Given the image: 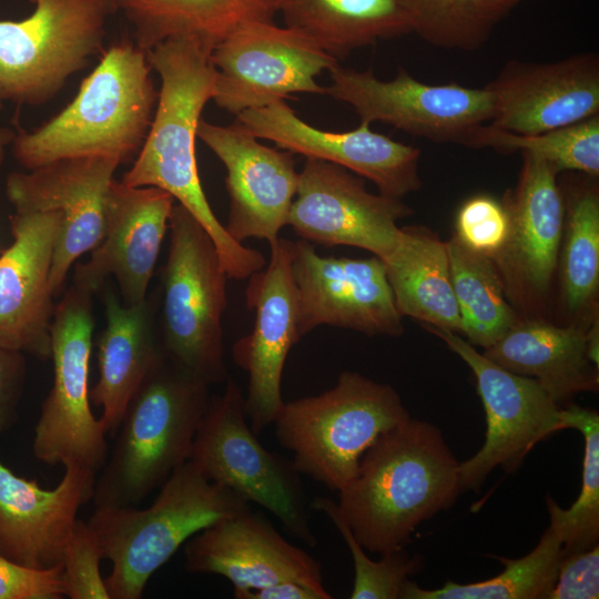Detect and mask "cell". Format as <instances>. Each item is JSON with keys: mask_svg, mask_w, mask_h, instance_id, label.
<instances>
[{"mask_svg": "<svg viewBox=\"0 0 599 599\" xmlns=\"http://www.w3.org/2000/svg\"><path fill=\"white\" fill-rule=\"evenodd\" d=\"M213 47L195 35L170 37L146 51L161 79L153 119L136 159L121 180L170 193L205 229L231 278L244 280L266 260L233 240L213 213L197 172L195 139L201 114L214 94Z\"/></svg>", "mask_w": 599, "mask_h": 599, "instance_id": "1", "label": "cell"}, {"mask_svg": "<svg viewBox=\"0 0 599 599\" xmlns=\"http://www.w3.org/2000/svg\"><path fill=\"white\" fill-rule=\"evenodd\" d=\"M459 493V461L440 429L410 417L365 451L337 505L358 544L385 555L404 549Z\"/></svg>", "mask_w": 599, "mask_h": 599, "instance_id": "2", "label": "cell"}, {"mask_svg": "<svg viewBox=\"0 0 599 599\" xmlns=\"http://www.w3.org/2000/svg\"><path fill=\"white\" fill-rule=\"evenodd\" d=\"M146 51L134 41L110 47L77 97L40 128L19 130L12 153L26 169L73 156H111L125 163L148 135L156 101Z\"/></svg>", "mask_w": 599, "mask_h": 599, "instance_id": "3", "label": "cell"}, {"mask_svg": "<svg viewBox=\"0 0 599 599\" xmlns=\"http://www.w3.org/2000/svg\"><path fill=\"white\" fill-rule=\"evenodd\" d=\"M209 386L164 355L132 396L95 479V507L135 506L186 463Z\"/></svg>", "mask_w": 599, "mask_h": 599, "instance_id": "4", "label": "cell"}, {"mask_svg": "<svg viewBox=\"0 0 599 599\" xmlns=\"http://www.w3.org/2000/svg\"><path fill=\"white\" fill-rule=\"evenodd\" d=\"M160 487L144 509L95 507L88 521L103 559L112 564L104 578L110 599H140L151 576L191 537L251 509L246 500L210 480L190 459Z\"/></svg>", "mask_w": 599, "mask_h": 599, "instance_id": "5", "label": "cell"}, {"mask_svg": "<svg viewBox=\"0 0 599 599\" xmlns=\"http://www.w3.org/2000/svg\"><path fill=\"white\" fill-rule=\"evenodd\" d=\"M408 418L390 385L345 370L331 389L284 403L273 424L297 471L339 491L374 441Z\"/></svg>", "mask_w": 599, "mask_h": 599, "instance_id": "6", "label": "cell"}, {"mask_svg": "<svg viewBox=\"0 0 599 599\" xmlns=\"http://www.w3.org/2000/svg\"><path fill=\"white\" fill-rule=\"evenodd\" d=\"M170 245L161 274V328L167 357L207 385L227 379L222 317L226 278L215 243L181 204L169 219Z\"/></svg>", "mask_w": 599, "mask_h": 599, "instance_id": "7", "label": "cell"}, {"mask_svg": "<svg viewBox=\"0 0 599 599\" xmlns=\"http://www.w3.org/2000/svg\"><path fill=\"white\" fill-rule=\"evenodd\" d=\"M33 12L0 20V110L51 100L103 49L115 0H29Z\"/></svg>", "mask_w": 599, "mask_h": 599, "instance_id": "8", "label": "cell"}, {"mask_svg": "<svg viewBox=\"0 0 599 599\" xmlns=\"http://www.w3.org/2000/svg\"><path fill=\"white\" fill-rule=\"evenodd\" d=\"M246 423L244 396L227 377L210 398L190 460L212 481L272 512L295 538L314 547L306 498L293 461L265 449Z\"/></svg>", "mask_w": 599, "mask_h": 599, "instance_id": "9", "label": "cell"}, {"mask_svg": "<svg viewBox=\"0 0 599 599\" xmlns=\"http://www.w3.org/2000/svg\"><path fill=\"white\" fill-rule=\"evenodd\" d=\"M92 296L72 283L54 308L50 355L53 384L41 406L32 447L42 463L75 464L99 474L109 453L108 433L93 415L90 400Z\"/></svg>", "mask_w": 599, "mask_h": 599, "instance_id": "10", "label": "cell"}, {"mask_svg": "<svg viewBox=\"0 0 599 599\" xmlns=\"http://www.w3.org/2000/svg\"><path fill=\"white\" fill-rule=\"evenodd\" d=\"M328 72L325 94L352 106L361 122L389 124L432 142L468 146L476 130L493 118V95L485 87L430 84L402 67L389 81L339 63Z\"/></svg>", "mask_w": 599, "mask_h": 599, "instance_id": "11", "label": "cell"}, {"mask_svg": "<svg viewBox=\"0 0 599 599\" xmlns=\"http://www.w3.org/2000/svg\"><path fill=\"white\" fill-rule=\"evenodd\" d=\"M427 329L471 369L486 414L484 445L459 463L460 493L479 488L497 466L516 471L539 441L564 429L561 407L535 378L505 369L457 333Z\"/></svg>", "mask_w": 599, "mask_h": 599, "instance_id": "12", "label": "cell"}, {"mask_svg": "<svg viewBox=\"0 0 599 599\" xmlns=\"http://www.w3.org/2000/svg\"><path fill=\"white\" fill-rule=\"evenodd\" d=\"M211 59L212 100L235 115L293 93L325 94L316 77L338 63L302 32L273 21L240 26L214 47Z\"/></svg>", "mask_w": 599, "mask_h": 599, "instance_id": "13", "label": "cell"}, {"mask_svg": "<svg viewBox=\"0 0 599 599\" xmlns=\"http://www.w3.org/2000/svg\"><path fill=\"white\" fill-rule=\"evenodd\" d=\"M521 155L518 182L502 200L509 217L508 236L490 260L512 307L525 318H540L558 267L564 194L552 166L527 153Z\"/></svg>", "mask_w": 599, "mask_h": 599, "instance_id": "14", "label": "cell"}, {"mask_svg": "<svg viewBox=\"0 0 599 599\" xmlns=\"http://www.w3.org/2000/svg\"><path fill=\"white\" fill-rule=\"evenodd\" d=\"M412 213L400 199L367 191L352 171L306 159L287 225L309 243L358 247L384 260L397 244L398 220Z\"/></svg>", "mask_w": 599, "mask_h": 599, "instance_id": "15", "label": "cell"}, {"mask_svg": "<svg viewBox=\"0 0 599 599\" xmlns=\"http://www.w3.org/2000/svg\"><path fill=\"white\" fill-rule=\"evenodd\" d=\"M291 243L278 237L270 244L268 262L250 276L245 297L254 325L233 346L235 364L248 374L244 412L255 435L274 423L285 403L281 388L285 361L302 338Z\"/></svg>", "mask_w": 599, "mask_h": 599, "instance_id": "16", "label": "cell"}, {"mask_svg": "<svg viewBox=\"0 0 599 599\" xmlns=\"http://www.w3.org/2000/svg\"><path fill=\"white\" fill-rule=\"evenodd\" d=\"M301 336L321 325L399 336L397 309L384 262L321 256L305 240L291 243Z\"/></svg>", "mask_w": 599, "mask_h": 599, "instance_id": "17", "label": "cell"}, {"mask_svg": "<svg viewBox=\"0 0 599 599\" xmlns=\"http://www.w3.org/2000/svg\"><path fill=\"white\" fill-rule=\"evenodd\" d=\"M234 124L292 154L341 165L388 196L402 199L422 186L420 150L370 130L366 122L345 132L326 131L307 124L284 100H277L236 114Z\"/></svg>", "mask_w": 599, "mask_h": 599, "instance_id": "18", "label": "cell"}, {"mask_svg": "<svg viewBox=\"0 0 599 599\" xmlns=\"http://www.w3.org/2000/svg\"><path fill=\"white\" fill-rule=\"evenodd\" d=\"M120 164L111 156H73L8 175L6 194L16 212L63 215L50 274L53 295L62 288L75 260L102 238L106 195Z\"/></svg>", "mask_w": 599, "mask_h": 599, "instance_id": "19", "label": "cell"}, {"mask_svg": "<svg viewBox=\"0 0 599 599\" xmlns=\"http://www.w3.org/2000/svg\"><path fill=\"white\" fill-rule=\"evenodd\" d=\"M485 88L490 125L536 134L599 115V57L582 52L554 62L508 60Z\"/></svg>", "mask_w": 599, "mask_h": 599, "instance_id": "20", "label": "cell"}, {"mask_svg": "<svg viewBox=\"0 0 599 599\" xmlns=\"http://www.w3.org/2000/svg\"><path fill=\"white\" fill-rule=\"evenodd\" d=\"M197 138L226 170L230 207L225 230L230 236L242 244L247 238L274 243L287 225L297 190L293 154L260 143L235 124L224 126L201 120Z\"/></svg>", "mask_w": 599, "mask_h": 599, "instance_id": "21", "label": "cell"}, {"mask_svg": "<svg viewBox=\"0 0 599 599\" xmlns=\"http://www.w3.org/2000/svg\"><path fill=\"white\" fill-rule=\"evenodd\" d=\"M173 205V196L159 187L113 180L103 236L90 258L75 267L73 284L94 294L112 276L124 304L146 300Z\"/></svg>", "mask_w": 599, "mask_h": 599, "instance_id": "22", "label": "cell"}, {"mask_svg": "<svg viewBox=\"0 0 599 599\" xmlns=\"http://www.w3.org/2000/svg\"><path fill=\"white\" fill-rule=\"evenodd\" d=\"M11 245L0 255V345L38 357L51 355L54 296L50 284L61 212H16Z\"/></svg>", "mask_w": 599, "mask_h": 599, "instance_id": "23", "label": "cell"}, {"mask_svg": "<svg viewBox=\"0 0 599 599\" xmlns=\"http://www.w3.org/2000/svg\"><path fill=\"white\" fill-rule=\"evenodd\" d=\"M54 488L16 475L0 460V554L21 566H61L78 521L93 497L97 474L69 464Z\"/></svg>", "mask_w": 599, "mask_h": 599, "instance_id": "24", "label": "cell"}, {"mask_svg": "<svg viewBox=\"0 0 599 599\" xmlns=\"http://www.w3.org/2000/svg\"><path fill=\"white\" fill-rule=\"evenodd\" d=\"M184 557L186 571L222 576L234 590L258 589L285 580L325 588L321 564L284 539L265 516L251 509L191 537L184 544Z\"/></svg>", "mask_w": 599, "mask_h": 599, "instance_id": "25", "label": "cell"}, {"mask_svg": "<svg viewBox=\"0 0 599 599\" xmlns=\"http://www.w3.org/2000/svg\"><path fill=\"white\" fill-rule=\"evenodd\" d=\"M105 327L98 339L99 378L90 400L102 408L106 433L115 434L128 404L165 355L153 301L128 305L112 291L104 294Z\"/></svg>", "mask_w": 599, "mask_h": 599, "instance_id": "26", "label": "cell"}, {"mask_svg": "<svg viewBox=\"0 0 599 599\" xmlns=\"http://www.w3.org/2000/svg\"><path fill=\"white\" fill-rule=\"evenodd\" d=\"M589 326L520 318L484 355L515 374L535 378L560 406L597 392L599 370L589 357Z\"/></svg>", "mask_w": 599, "mask_h": 599, "instance_id": "27", "label": "cell"}, {"mask_svg": "<svg viewBox=\"0 0 599 599\" xmlns=\"http://www.w3.org/2000/svg\"><path fill=\"white\" fill-rule=\"evenodd\" d=\"M382 261L402 316L461 334L447 242L427 227L403 226L395 248Z\"/></svg>", "mask_w": 599, "mask_h": 599, "instance_id": "28", "label": "cell"}, {"mask_svg": "<svg viewBox=\"0 0 599 599\" xmlns=\"http://www.w3.org/2000/svg\"><path fill=\"white\" fill-rule=\"evenodd\" d=\"M285 26L337 61L359 48L412 33L402 0H276Z\"/></svg>", "mask_w": 599, "mask_h": 599, "instance_id": "29", "label": "cell"}, {"mask_svg": "<svg viewBox=\"0 0 599 599\" xmlns=\"http://www.w3.org/2000/svg\"><path fill=\"white\" fill-rule=\"evenodd\" d=\"M144 51L180 34L214 47L240 26L273 21L276 0H115Z\"/></svg>", "mask_w": 599, "mask_h": 599, "instance_id": "30", "label": "cell"}, {"mask_svg": "<svg viewBox=\"0 0 599 599\" xmlns=\"http://www.w3.org/2000/svg\"><path fill=\"white\" fill-rule=\"evenodd\" d=\"M564 227L558 258L561 303L569 317L567 324L589 326L598 318L599 190L597 183L586 182L573 185L569 193L564 194Z\"/></svg>", "mask_w": 599, "mask_h": 599, "instance_id": "31", "label": "cell"}, {"mask_svg": "<svg viewBox=\"0 0 599 599\" xmlns=\"http://www.w3.org/2000/svg\"><path fill=\"white\" fill-rule=\"evenodd\" d=\"M447 248L461 334L485 349L521 317L508 301L489 257L465 246L455 234L447 241Z\"/></svg>", "mask_w": 599, "mask_h": 599, "instance_id": "32", "label": "cell"}, {"mask_svg": "<svg viewBox=\"0 0 599 599\" xmlns=\"http://www.w3.org/2000/svg\"><path fill=\"white\" fill-rule=\"evenodd\" d=\"M562 556L561 535L550 522L526 556L518 559L491 556L504 565L499 575L470 583L447 581L437 589H424L407 579L398 599H547Z\"/></svg>", "mask_w": 599, "mask_h": 599, "instance_id": "33", "label": "cell"}, {"mask_svg": "<svg viewBox=\"0 0 599 599\" xmlns=\"http://www.w3.org/2000/svg\"><path fill=\"white\" fill-rule=\"evenodd\" d=\"M412 33L446 50L484 47L496 27L522 0H402Z\"/></svg>", "mask_w": 599, "mask_h": 599, "instance_id": "34", "label": "cell"}, {"mask_svg": "<svg viewBox=\"0 0 599 599\" xmlns=\"http://www.w3.org/2000/svg\"><path fill=\"white\" fill-rule=\"evenodd\" d=\"M467 148L527 153L546 162L558 173L573 171L597 177L599 115L536 134H517L486 123L476 130Z\"/></svg>", "mask_w": 599, "mask_h": 599, "instance_id": "35", "label": "cell"}, {"mask_svg": "<svg viewBox=\"0 0 599 599\" xmlns=\"http://www.w3.org/2000/svg\"><path fill=\"white\" fill-rule=\"evenodd\" d=\"M565 428L579 430L585 439L581 489L569 509L547 497L550 522L562 538L564 555L587 550L599 540V415L591 408L568 404L560 408Z\"/></svg>", "mask_w": 599, "mask_h": 599, "instance_id": "36", "label": "cell"}, {"mask_svg": "<svg viewBox=\"0 0 599 599\" xmlns=\"http://www.w3.org/2000/svg\"><path fill=\"white\" fill-rule=\"evenodd\" d=\"M312 507L325 514L339 531L354 561L355 578L352 599H398L409 576L420 570L423 558L409 556L404 549L382 555L380 560H372L353 536L337 502L317 497Z\"/></svg>", "mask_w": 599, "mask_h": 599, "instance_id": "37", "label": "cell"}, {"mask_svg": "<svg viewBox=\"0 0 599 599\" xmlns=\"http://www.w3.org/2000/svg\"><path fill=\"white\" fill-rule=\"evenodd\" d=\"M455 227L454 234L465 246L493 258L506 243L509 217L502 202L480 194L463 203Z\"/></svg>", "mask_w": 599, "mask_h": 599, "instance_id": "38", "label": "cell"}, {"mask_svg": "<svg viewBox=\"0 0 599 599\" xmlns=\"http://www.w3.org/2000/svg\"><path fill=\"white\" fill-rule=\"evenodd\" d=\"M103 559L98 540L88 522L78 519L62 559L65 597L110 599L100 573Z\"/></svg>", "mask_w": 599, "mask_h": 599, "instance_id": "39", "label": "cell"}, {"mask_svg": "<svg viewBox=\"0 0 599 599\" xmlns=\"http://www.w3.org/2000/svg\"><path fill=\"white\" fill-rule=\"evenodd\" d=\"M65 597L62 566L33 569L0 554V599H60Z\"/></svg>", "mask_w": 599, "mask_h": 599, "instance_id": "40", "label": "cell"}, {"mask_svg": "<svg viewBox=\"0 0 599 599\" xmlns=\"http://www.w3.org/2000/svg\"><path fill=\"white\" fill-rule=\"evenodd\" d=\"M599 597V546L562 556L547 599H597Z\"/></svg>", "mask_w": 599, "mask_h": 599, "instance_id": "41", "label": "cell"}, {"mask_svg": "<svg viewBox=\"0 0 599 599\" xmlns=\"http://www.w3.org/2000/svg\"><path fill=\"white\" fill-rule=\"evenodd\" d=\"M23 378L22 353L0 345V434L10 427L16 418Z\"/></svg>", "mask_w": 599, "mask_h": 599, "instance_id": "42", "label": "cell"}, {"mask_svg": "<svg viewBox=\"0 0 599 599\" xmlns=\"http://www.w3.org/2000/svg\"><path fill=\"white\" fill-rule=\"evenodd\" d=\"M236 599H331L325 588H316L297 580H285L258 589L233 590Z\"/></svg>", "mask_w": 599, "mask_h": 599, "instance_id": "43", "label": "cell"}, {"mask_svg": "<svg viewBox=\"0 0 599 599\" xmlns=\"http://www.w3.org/2000/svg\"><path fill=\"white\" fill-rule=\"evenodd\" d=\"M13 136L10 131L0 129V164L4 160L6 146L11 143Z\"/></svg>", "mask_w": 599, "mask_h": 599, "instance_id": "44", "label": "cell"}]
</instances>
